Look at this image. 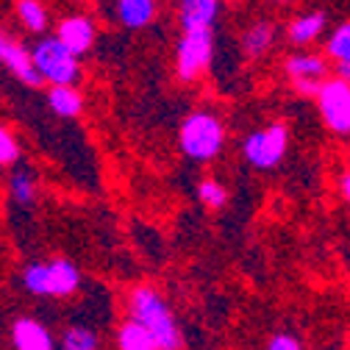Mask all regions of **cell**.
Here are the masks:
<instances>
[{
    "label": "cell",
    "instance_id": "cell-1",
    "mask_svg": "<svg viewBox=\"0 0 350 350\" xmlns=\"http://www.w3.org/2000/svg\"><path fill=\"white\" fill-rule=\"evenodd\" d=\"M128 320L139 323L159 345V350H184V331L175 320L170 303L150 284H139L128 292L125 300Z\"/></svg>",
    "mask_w": 350,
    "mask_h": 350
},
{
    "label": "cell",
    "instance_id": "cell-2",
    "mask_svg": "<svg viewBox=\"0 0 350 350\" xmlns=\"http://www.w3.org/2000/svg\"><path fill=\"white\" fill-rule=\"evenodd\" d=\"M23 286L33 297H56L64 300L78 292L81 270L70 258H51V261H31L23 270Z\"/></svg>",
    "mask_w": 350,
    "mask_h": 350
},
{
    "label": "cell",
    "instance_id": "cell-3",
    "mask_svg": "<svg viewBox=\"0 0 350 350\" xmlns=\"http://www.w3.org/2000/svg\"><path fill=\"white\" fill-rule=\"evenodd\" d=\"M178 145L192 161H211L226 148V125L214 111H192L178 131Z\"/></svg>",
    "mask_w": 350,
    "mask_h": 350
},
{
    "label": "cell",
    "instance_id": "cell-4",
    "mask_svg": "<svg viewBox=\"0 0 350 350\" xmlns=\"http://www.w3.org/2000/svg\"><path fill=\"white\" fill-rule=\"evenodd\" d=\"M33 67L42 78V83L51 86H75L81 78V64L78 59L62 45L56 36H45L36 42V48L31 51Z\"/></svg>",
    "mask_w": 350,
    "mask_h": 350
},
{
    "label": "cell",
    "instance_id": "cell-5",
    "mask_svg": "<svg viewBox=\"0 0 350 350\" xmlns=\"http://www.w3.org/2000/svg\"><path fill=\"white\" fill-rule=\"evenodd\" d=\"M286 148H289V128L284 122H267L245 137L242 156L256 170H273L286 156Z\"/></svg>",
    "mask_w": 350,
    "mask_h": 350
},
{
    "label": "cell",
    "instance_id": "cell-6",
    "mask_svg": "<svg viewBox=\"0 0 350 350\" xmlns=\"http://www.w3.org/2000/svg\"><path fill=\"white\" fill-rule=\"evenodd\" d=\"M214 59V33L211 28L184 31L175 45V75L184 83L198 81Z\"/></svg>",
    "mask_w": 350,
    "mask_h": 350
},
{
    "label": "cell",
    "instance_id": "cell-7",
    "mask_svg": "<svg viewBox=\"0 0 350 350\" xmlns=\"http://www.w3.org/2000/svg\"><path fill=\"white\" fill-rule=\"evenodd\" d=\"M317 109L331 134L350 137V83H345L336 75H328L320 83Z\"/></svg>",
    "mask_w": 350,
    "mask_h": 350
},
{
    "label": "cell",
    "instance_id": "cell-8",
    "mask_svg": "<svg viewBox=\"0 0 350 350\" xmlns=\"http://www.w3.org/2000/svg\"><path fill=\"white\" fill-rule=\"evenodd\" d=\"M0 62H3L6 70L17 81H23L25 86H42V78H39V72L33 67L31 53L20 45V42H14L9 33H3V31H0Z\"/></svg>",
    "mask_w": 350,
    "mask_h": 350
},
{
    "label": "cell",
    "instance_id": "cell-9",
    "mask_svg": "<svg viewBox=\"0 0 350 350\" xmlns=\"http://www.w3.org/2000/svg\"><path fill=\"white\" fill-rule=\"evenodd\" d=\"M56 39L78 59V56H83V53H90V48L95 45V23H92L90 17H83V14L64 17V20L59 23Z\"/></svg>",
    "mask_w": 350,
    "mask_h": 350
},
{
    "label": "cell",
    "instance_id": "cell-10",
    "mask_svg": "<svg viewBox=\"0 0 350 350\" xmlns=\"http://www.w3.org/2000/svg\"><path fill=\"white\" fill-rule=\"evenodd\" d=\"M12 345L14 350H56L59 347L51 328L33 317H17L12 323Z\"/></svg>",
    "mask_w": 350,
    "mask_h": 350
},
{
    "label": "cell",
    "instance_id": "cell-11",
    "mask_svg": "<svg viewBox=\"0 0 350 350\" xmlns=\"http://www.w3.org/2000/svg\"><path fill=\"white\" fill-rule=\"evenodd\" d=\"M328 59L323 53H292L284 62V72L289 81H325L328 78Z\"/></svg>",
    "mask_w": 350,
    "mask_h": 350
},
{
    "label": "cell",
    "instance_id": "cell-12",
    "mask_svg": "<svg viewBox=\"0 0 350 350\" xmlns=\"http://www.w3.org/2000/svg\"><path fill=\"white\" fill-rule=\"evenodd\" d=\"M325 28H328L325 12H306V14H297L295 20H289L286 39L292 42L295 48H303V45H312V42H317Z\"/></svg>",
    "mask_w": 350,
    "mask_h": 350
},
{
    "label": "cell",
    "instance_id": "cell-13",
    "mask_svg": "<svg viewBox=\"0 0 350 350\" xmlns=\"http://www.w3.org/2000/svg\"><path fill=\"white\" fill-rule=\"evenodd\" d=\"M217 14H220V0H181V9H178V20L184 31L211 28Z\"/></svg>",
    "mask_w": 350,
    "mask_h": 350
},
{
    "label": "cell",
    "instance_id": "cell-14",
    "mask_svg": "<svg viewBox=\"0 0 350 350\" xmlns=\"http://www.w3.org/2000/svg\"><path fill=\"white\" fill-rule=\"evenodd\" d=\"M114 9H117V20L131 31L148 28L159 14L156 0H117Z\"/></svg>",
    "mask_w": 350,
    "mask_h": 350
},
{
    "label": "cell",
    "instance_id": "cell-15",
    "mask_svg": "<svg viewBox=\"0 0 350 350\" xmlns=\"http://www.w3.org/2000/svg\"><path fill=\"white\" fill-rule=\"evenodd\" d=\"M275 42V23L273 20H256L245 33H242V51L247 59L265 56Z\"/></svg>",
    "mask_w": 350,
    "mask_h": 350
},
{
    "label": "cell",
    "instance_id": "cell-16",
    "mask_svg": "<svg viewBox=\"0 0 350 350\" xmlns=\"http://www.w3.org/2000/svg\"><path fill=\"white\" fill-rule=\"evenodd\" d=\"M114 342H117V350H159L156 339L134 320H122L117 325V334H114Z\"/></svg>",
    "mask_w": 350,
    "mask_h": 350
},
{
    "label": "cell",
    "instance_id": "cell-17",
    "mask_svg": "<svg viewBox=\"0 0 350 350\" xmlns=\"http://www.w3.org/2000/svg\"><path fill=\"white\" fill-rule=\"evenodd\" d=\"M48 106L59 117L72 120L83 109V95L78 92V86H51V90H48Z\"/></svg>",
    "mask_w": 350,
    "mask_h": 350
},
{
    "label": "cell",
    "instance_id": "cell-18",
    "mask_svg": "<svg viewBox=\"0 0 350 350\" xmlns=\"http://www.w3.org/2000/svg\"><path fill=\"white\" fill-rule=\"evenodd\" d=\"M62 350H100V336L90 325H67L59 336Z\"/></svg>",
    "mask_w": 350,
    "mask_h": 350
},
{
    "label": "cell",
    "instance_id": "cell-19",
    "mask_svg": "<svg viewBox=\"0 0 350 350\" xmlns=\"http://www.w3.org/2000/svg\"><path fill=\"white\" fill-rule=\"evenodd\" d=\"M9 192H12V200L23 208H31L36 203V181L31 170H14V175L9 178Z\"/></svg>",
    "mask_w": 350,
    "mask_h": 350
},
{
    "label": "cell",
    "instance_id": "cell-20",
    "mask_svg": "<svg viewBox=\"0 0 350 350\" xmlns=\"http://www.w3.org/2000/svg\"><path fill=\"white\" fill-rule=\"evenodd\" d=\"M17 17L33 33H42L48 28V9L39 0H17Z\"/></svg>",
    "mask_w": 350,
    "mask_h": 350
},
{
    "label": "cell",
    "instance_id": "cell-21",
    "mask_svg": "<svg viewBox=\"0 0 350 350\" xmlns=\"http://www.w3.org/2000/svg\"><path fill=\"white\" fill-rule=\"evenodd\" d=\"M325 59H334L336 64L350 62V20L336 25L325 39Z\"/></svg>",
    "mask_w": 350,
    "mask_h": 350
},
{
    "label": "cell",
    "instance_id": "cell-22",
    "mask_svg": "<svg viewBox=\"0 0 350 350\" xmlns=\"http://www.w3.org/2000/svg\"><path fill=\"white\" fill-rule=\"evenodd\" d=\"M198 198H200V203L206 208H214L217 211V208H223L228 203V189L220 181H214V178H203L198 184Z\"/></svg>",
    "mask_w": 350,
    "mask_h": 350
},
{
    "label": "cell",
    "instance_id": "cell-23",
    "mask_svg": "<svg viewBox=\"0 0 350 350\" xmlns=\"http://www.w3.org/2000/svg\"><path fill=\"white\" fill-rule=\"evenodd\" d=\"M20 159V142L6 125H0V167L17 164Z\"/></svg>",
    "mask_w": 350,
    "mask_h": 350
},
{
    "label": "cell",
    "instance_id": "cell-24",
    "mask_svg": "<svg viewBox=\"0 0 350 350\" xmlns=\"http://www.w3.org/2000/svg\"><path fill=\"white\" fill-rule=\"evenodd\" d=\"M265 350H303V342H300V336L292 334V331H275V334L267 339Z\"/></svg>",
    "mask_w": 350,
    "mask_h": 350
},
{
    "label": "cell",
    "instance_id": "cell-25",
    "mask_svg": "<svg viewBox=\"0 0 350 350\" xmlns=\"http://www.w3.org/2000/svg\"><path fill=\"white\" fill-rule=\"evenodd\" d=\"M292 90H295L300 98H317L320 81H292Z\"/></svg>",
    "mask_w": 350,
    "mask_h": 350
},
{
    "label": "cell",
    "instance_id": "cell-26",
    "mask_svg": "<svg viewBox=\"0 0 350 350\" xmlns=\"http://www.w3.org/2000/svg\"><path fill=\"white\" fill-rule=\"evenodd\" d=\"M339 192H342L345 203H350V170H345V172L339 175Z\"/></svg>",
    "mask_w": 350,
    "mask_h": 350
},
{
    "label": "cell",
    "instance_id": "cell-27",
    "mask_svg": "<svg viewBox=\"0 0 350 350\" xmlns=\"http://www.w3.org/2000/svg\"><path fill=\"white\" fill-rule=\"evenodd\" d=\"M334 72H336V78H342L345 83H350V62L336 64V67H334Z\"/></svg>",
    "mask_w": 350,
    "mask_h": 350
},
{
    "label": "cell",
    "instance_id": "cell-28",
    "mask_svg": "<svg viewBox=\"0 0 350 350\" xmlns=\"http://www.w3.org/2000/svg\"><path fill=\"white\" fill-rule=\"evenodd\" d=\"M275 3H289V0H275Z\"/></svg>",
    "mask_w": 350,
    "mask_h": 350
}]
</instances>
